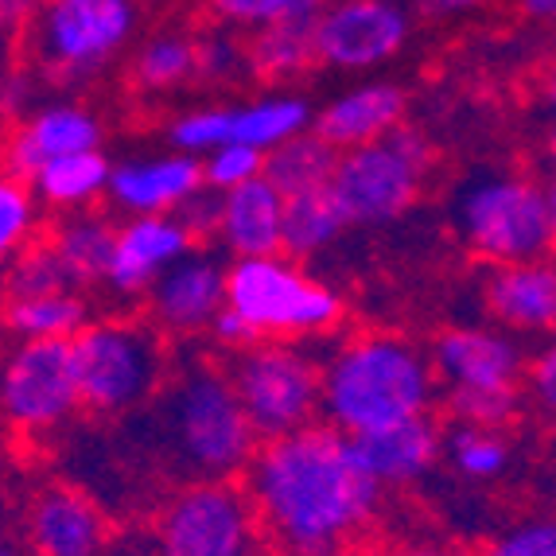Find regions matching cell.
I'll return each mask as SVG.
<instances>
[{"label": "cell", "mask_w": 556, "mask_h": 556, "mask_svg": "<svg viewBox=\"0 0 556 556\" xmlns=\"http://www.w3.org/2000/svg\"><path fill=\"white\" fill-rule=\"evenodd\" d=\"M241 491L261 541L280 556H346L381 506V486L358 464L354 440L327 425L261 440Z\"/></svg>", "instance_id": "1"}, {"label": "cell", "mask_w": 556, "mask_h": 556, "mask_svg": "<svg viewBox=\"0 0 556 556\" xmlns=\"http://www.w3.org/2000/svg\"><path fill=\"white\" fill-rule=\"evenodd\" d=\"M432 401V362L401 334H358L319 366V413L346 440L428 417Z\"/></svg>", "instance_id": "2"}, {"label": "cell", "mask_w": 556, "mask_h": 556, "mask_svg": "<svg viewBox=\"0 0 556 556\" xmlns=\"http://www.w3.org/2000/svg\"><path fill=\"white\" fill-rule=\"evenodd\" d=\"M144 425L160 432L167 459L187 482H230L257 452L230 378L206 362L184 366L167 381Z\"/></svg>", "instance_id": "3"}, {"label": "cell", "mask_w": 556, "mask_h": 556, "mask_svg": "<svg viewBox=\"0 0 556 556\" xmlns=\"http://www.w3.org/2000/svg\"><path fill=\"white\" fill-rule=\"evenodd\" d=\"M78 405L93 417H129L160 393L167 374L164 339L152 324L102 319L71 339Z\"/></svg>", "instance_id": "4"}, {"label": "cell", "mask_w": 556, "mask_h": 556, "mask_svg": "<svg viewBox=\"0 0 556 556\" xmlns=\"http://www.w3.org/2000/svg\"><path fill=\"white\" fill-rule=\"evenodd\" d=\"M455 226L494 269L545 261L556 238L553 191L526 176H479L459 191Z\"/></svg>", "instance_id": "5"}, {"label": "cell", "mask_w": 556, "mask_h": 556, "mask_svg": "<svg viewBox=\"0 0 556 556\" xmlns=\"http://www.w3.org/2000/svg\"><path fill=\"white\" fill-rule=\"evenodd\" d=\"M226 307L238 312L257 339H307L343 319V300L285 253L241 257L226 265Z\"/></svg>", "instance_id": "6"}, {"label": "cell", "mask_w": 556, "mask_h": 556, "mask_svg": "<svg viewBox=\"0 0 556 556\" xmlns=\"http://www.w3.org/2000/svg\"><path fill=\"white\" fill-rule=\"evenodd\" d=\"M428 160H432L428 140L417 129L397 125L390 137L374 144L339 152L327 195L346 226L378 230V226L397 223L417 203Z\"/></svg>", "instance_id": "7"}, {"label": "cell", "mask_w": 556, "mask_h": 556, "mask_svg": "<svg viewBox=\"0 0 556 556\" xmlns=\"http://www.w3.org/2000/svg\"><path fill=\"white\" fill-rule=\"evenodd\" d=\"M319 354L300 343H253L238 351L233 386L241 413L257 440H277L316 425L319 413Z\"/></svg>", "instance_id": "8"}, {"label": "cell", "mask_w": 556, "mask_h": 556, "mask_svg": "<svg viewBox=\"0 0 556 556\" xmlns=\"http://www.w3.org/2000/svg\"><path fill=\"white\" fill-rule=\"evenodd\" d=\"M137 0H43L31 20L36 63L59 83H86L129 47Z\"/></svg>", "instance_id": "9"}, {"label": "cell", "mask_w": 556, "mask_h": 556, "mask_svg": "<svg viewBox=\"0 0 556 556\" xmlns=\"http://www.w3.org/2000/svg\"><path fill=\"white\" fill-rule=\"evenodd\" d=\"M149 556H261V529L238 482H187L152 521Z\"/></svg>", "instance_id": "10"}, {"label": "cell", "mask_w": 556, "mask_h": 556, "mask_svg": "<svg viewBox=\"0 0 556 556\" xmlns=\"http://www.w3.org/2000/svg\"><path fill=\"white\" fill-rule=\"evenodd\" d=\"M71 343H16L0 351V420L20 437H47L78 413Z\"/></svg>", "instance_id": "11"}, {"label": "cell", "mask_w": 556, "mask_h": 556, "mask_svg": "<svg viewBox=\"0 0 556 556\" xmlns=\"http://www.w3.org/2000/svg\"><path fill=\"white\" fill-rule=\"evenodd\" d=\"M408 39V12L397 0H324L312 24L316 63L331 71H374Z\"/></svg>", "instance_id": "12"}, {"label": "cell", "mask_w": 556, "mask_h": 556, "mask_svg": "<svg viewBox=\"0 0 556 556\" xmlns=\"http://www.w3.org/2000/svg\"><path fill=\"white\" fill-rule=\"evenodd\" d=\"M149 296V316L156 331L167 334H199L226 307V265L211 250H187L176 265H167Z\"/></svg>", "instance_id": "13"}, {"label": "cell", "mask_w": 556, "mask_h": 556, "mask_svg": "<svg viewBox=\"0 0 556 556\" xmlns=\"http://www.w3.org/2000/svg\"><path fill=\"white\" fill-rule=\"evenodd\" d=\"M24 538L31 556H105L110 518L86 491L55 482L36 491L24 514Z\"/></svg>", "instance_id": "14"}, {"label": "cell", "mask_w": 556, "mask_h": 556, "mask_svg": "<svg viewBox=\"0 0 556 556\" xmlns=\"http://www.w3.org/2000/svg\"><path fill=\"white\" fill-rule=\"evenodd\" d=\"M187 250H195V241L184 226L176 223V214H144V218H129L125 226H113V250L110 265H105V280L117 300H137L152 288V280L176 265Z\"/></svg>", "instance_id": "15"}, {"label": "cell", "mask_w": 556, "mask_h": 556, "mask_svg": "<svg viewBox=\"0 0 556 556\" xmlns=\"http://www.w3.org/2000/svg\"><path fill=\"white\" fill-rule=\"evenodd\" d=\"M428 362L452 390H518L526 370L518 339L494 327H452L432 343Z\"/></svg>", "instance_id": "16"}, {"label": "cell", "mask_w": 556, "mask_h": 556, "mask_svg": "<svg viewBox=\"0 0 556 556\" xmlns=\"http://www.w3.org/2000/svg\"><path fill=\"white\" fill-rule=\"evenodd\" d=\"M102 144V121L86 105L55 102L39 105L20 121V129L4 144V172L28 184L39 167L75 152H98Z\"/></svg>", "instance_id": "17"}, {"label": "cell", "mask_w": 556, "mask_h": 556, "mask_svg": "<svg viewBox=\"0 0 556 556\" xmlns=\"http://www.w3.org/2000/svg\"><path fill=\"white\" fill-rule=\"evenodd\" d=\"M199 187H203L199 160L187 152H164V156L110 167L105 195L129 218H144V214H176Z\"/></svg>", "instance_id": "18"}, {"label": "cell", "mask_w": 556, "mask_h": 556, "mask_svg": "<svg viewBox=\"0 0 556 556\" xmlns=\"http://www.w3.org/2000/svg\"><path fill=\"white\" fill-rule=\"evenodd\" d=\"M405 117V93L393 83H358L343 90L319 113L316 132L334 152L362 149L374 140L390 137Z\"/></svg>", "instance_id": "19"}, {"label": "cell", "mask_w": 556, "mask_h": 556, "mask_svg": "<svg viewBox=\"0 0 556 556\" xmlns=\"http://www.w3.org/2000/svg\"><path fill=\"white\" fill-rule=\"evenodd\" d=\"M280 218H285V199L257 176L218 195L214 241L233 261L269 257V253H280Z\"/></svg>", "instance_id": "20"}, {"label": "cell", "mask_w": 556, "mask_h": 556, "mask_svg": "<svg viewBox=\"0 0 556 556\" xmlns=\"http://www.w3.org/2000/svg\"><path fill=\"white\" fill-rule=\"evenodd\" d=\"M358 464L366 467L381 491L386 486H413L425 479L440 459V428L428 417L401 420V425L381 428L370 437L354 440Z\"/></svg>", "instance_id": "21"}, {"label": "cell", "mask_w": 556, "mask_h": 556, "mask_svg": "<svg viewBox=\"0 0 556 556\" xmlns=\"http://www.w3.org/2000/svg\"><path fill=\"white\" fill-rule=\"evenodd\" d=\"M486 307L514 331H548L556 319V273L548 261L498 265L486 280Z\"/></svg>", "instance_id": "22"}, {"label": "cell", "mask_w": 556, "mask_h": 556, "mask_svg": "<svg viewBox=\"0 0 556 556\" xmlns=\"http://www.w3.org/2000/svg\"><path fill=\"white\" fill-rule=\"evenodd\" d=\"M312 129V105L296 93H269L245 105H223V137L226 144L273 152L285 140Z\"/></svg>", "instance_id": "23"}, {"label": "cell", "mask_w": 556, "mask_h": 556, "mask_svg": "<svg viewBox=\"0 0 556 556\" xmlns=\"http://www.w3.org/2000/svg\"><path fill=\"white\" fill-rule=\"evenodd\" d=\"M86 324H90V304L78 288L4 300V327L16 334V343H71Z\"/></svg>", "instance_id": "24"}, {"label": "cell", "mask_w": 556, "mask_h": 556, "mask_svg": "<svg viewBox=\"0 0 556 556\" xmlns=\"http://www.w3.org/2000/svg\"><path fill=\"white\" fill-rule=\"evenodd\" d=\"M110 160L102 152H75V156H59L43 164L36 176L28 179V191L36 203L51 206V211H90V203L105 195L110 184Z\"/></svg>", "instance_id": "25"}, {"label": "cell", "mask_w": 556, "mask_h": 556, "mask_svg": "<svg viewBox=\"0 0 556 556\" xmlns=\"http://www.w3.org/2000/svg\"><path fill=\"white\" fill-rule=\"evenodd\" d=\"M47 245L55 250L71 288H78V292H83V288H98L105 280V265H110L113 226L105 223L102 214L75 211L55 226V233H51Z\"/></svg>", "instance_id": "26"}, {"label": "cell", "mask_w": 556, "mask_h": 556, "mask_svg": "<svg viewBox=\"0 0 556 556\" xmlns=\"http://www.w3.org/2000/svg\"><path fill=\"white\" fill-rule=\"evenodd\" d=\"M334 160H339V152H334L319 132L307 129V132H300V137L285 140V144H277L273 152H265L261 179H265L280 199L307 195V191H327Z\"/></svg>", "instance_id": "27"}, {"label": "cell", "mask_w": 556, "mask_h": 556, "mask_svg": "<svg viewBox=\"0 0 556 556\" xmlns=\"http://www.w3.org/2000/svg\"><path fill=\"white\" fill-rule=\"evenodd\" d=\"M312 24H316V16H300L253 31L250 47H245L250 71H257L261 78H273V83H288V78L304 75L307 66L316 63Z\"/></svg>", "instance_id": "28"}, {"label": "cell", "mask_w": 556, "mask_h": 556, "mask_svg": "<svg viewBox=\"0 0 556 556\" xmlns=\"http://www.w3.org/2000/svg\"><path fill=\"white\" fill-rule=\"evenodd\" d=\"M346 223L334 211L327 191H307V195L285 199V218H280V253L292 261L319 257L343 238Z\"/></svg>", "instance_id": "29"}, {"label": "cell", "mask_w": 556, "mask_h": 556, "mask_svg": "<svg viewBox=\"0 0 556 556\" xmlns=\"http://www.w3.org/2000/svg\"><path fill=\"white\" fill-rule=\"evenodd\" d=\"M132 75L152 93L176 90L195 75V39L179 36V31H160L137 51Z\"/></svg>", "instance_id": "30"}, {"label": "cell", "mask_w": 556, "mask_h": 556, "mask_svg": "<svg viewBox=\"0 0 556 556\" xmlns=\"http://www.w3.org/2000/svg\"><path fill=\"white\" fill-rule=\"evenodd\" d=\"M39 233V203L28 191V184L9 176L0 167V273L16 257L20 250H28Z\"/></svg>", "instance_id": "31"}, {"label": "cell", "mask_w": 556, "mask_h": 556, "mask_svg": "<svg viewBox=\"0 0 556 556\" xmlns=\"http://www.w3.org/2000/svg\"><path fill=\"white\" fill-rule=\"evenodd\" d=\"M71 280H66L63 265H59L55 250L47 241H31L28 250H20L16 257L4 265V285H0V296L9 300H28V296H47V292H66Z\"/></svg>", "instance_id": "32"}, {"label": "cell", "mask_w": 556, "mask_h": 556, "mask_svg": "<svg viewBox=\"0 0 556 556\" xmlns=\"http://www.w3.org/2000/svg\"><path fill=\"white\" fill-rule=\"evenodd\" d=\"M447 455H452L455 471L475 482H491L510 467V444L491 428L459 425L447 440Z\"/></svg>", "instance_id": "33"}, {"label": "cell", "mask_w": 556, "mask_h": 556, "mask_svg": "<svg viewBox=\"0 0 556 556\" xmlns=\"http://www.w3.org/2000/svg\"><path fill=\"white\" fill-rule=\"evenodd\" d=\"M324 9V0H211V12L230 28H269L280 20H300L316 16Z\"/></svg>", "instance_id": "34"}, {"label": "cell", "mask_w": 556, "mask_h": 556, "mask_svg": "<svg viewBox=\"0 0 556 556\" xmlns=\"http://www.w3.org/2000/svg\"><path fill=\"white\" fill-rule=\"evenodd\" d=\"M452 413L467 428H506L518 413V390H452Z\"/></svg>", "instance_id": "35"}, {"label": "cell", "mask_w": 556, "mask_h": 556, "mask_svg": "<svg viewBox=\"0 0 556 556\" xmlns=\"http://www.w3.org/2000/svg\"><path fill=\"white\" fill-rule=\"evenodd\" d=\"M199 167H203V187H211V191L223 195V191H233V187L250 184V179L261 176L265 152L245 149V144H223V149L199 156Z\"/></svg>", "instance_id": "36"}, {"label": "cell", "mask_w": 556, "mask_h": 556, "mask_svg": "<svg viewBox=\"0 0 556 556\" xmlns=\"http://www.w3.org/2000/svg\"><path fill=\"white\" fill-rule=\"evenodd\" d=\"M250 66L245 47L230 31H211L195 43V75L206 83H233Z\"/></svg>", "instance_id": "37"}, {"label": "cell", "mask_w": 556, "mask_h": 556, "mask_svg": "<svg viewBox=\"0 0 556 556\" xmlns=\"http://www.w3.org/2000/svg\"><path fill=\"white\" fill-rule=\"evenodd\" d=\"M479 556H556V529L545 518L521 521V526L502 529Z\"/></svg>", "instance_id": "38"}, {"label": "cell", "mask_w": 556, "mask_h": 556, "mask_svg": "<svg viewBox=\"0 0 556 556\" xmlns=\"http://www.w3.org/2000/svg\"><path fill=\"white\" fill-rule=\"evenodd\" d=\"M176 223L191 233V241H214V226H218V191L199 187L195 195L176 211Z\"/></svg>", "instance_id": "39"}, {"label": "cell", "mask_w": 556, "mask_h": 556, "mask_svg": "<svg viewBox=\"0 0 556 556\" xmlns=\"http://www.w3.org/2000/svg\"><path fill=\"white\" fill-rule=\"evenodd\" d=\"M206 331L214 334V343L218 346H230V351H245V346H253V343H261L257 334L250 331V324L238 316V312H230V307H223L218 316L211 319V327Z\"/></svg>", "instance_id": "40"}, {"label": "cell", "mask_w": 556, "mask_h": 556, "mask_svg": "<svg viewBox=\"0 0 556 556\" xmlns=\"http://www.w3.org/2000/svg\"><path fill=\"white\" fill-rule=\"evenodd\" d=\"M39 9H43V0H0V39L28 31Z\"/></svg>", "instance_id": "41"}, {"label": "cell", "mask_w": 556, "mask_h": 556, "mask_svg": "<svg viewBox=\"0 0 556 556\" xmlns=\"http://www.w3.org/2000/svg\"><path fill=\"white\" fill-rule=\"evenodd\" d=\"M529 386H533V393H538V401L545 408L556 405V354H553V346H545L541 358L529 366Z\"/></svg>", "instance_id": "42"}, {"label": "cell", "mask_w": 556, "mask_h": 556, "mask_svg": "<svg viewBox=\"0 0 556 556\" xmlns=\"http://www.w3.org/2000/svg\"><path fill=\"white\" fill-rule=\"evenodd\" d=\"M386 556H464V553H455V548H447V545H428V541H417V545L390 548Z\"/></svg>", "instance_id": "43"}, {"label": "cell", "mask_w": 556, "mask_h": 556, "mask_svg": "<svg viewBox=\"0 0 556 556\" xmlns=\"http://www.w3.org/2000/svg\"><path fill=\"white\" fill-rule=\"evenodd\" d=\"M479 4L482 0H425V9L437 12V16H459V12H471Z\"/></svg>", "instance_id": "44"}, {"label": "cell", "mask_w": 556, "mask_h": 556, "mask_svg": "<svg viewBox=\"0 0 556 556\" xmlns=\"http://www.w3.org/2000/svg\"><path fill=\"white\" fill-rule=\"evenodd\" d=\"M526 4L529 16H538V20H548L556 12V0H521Z\"/></svg>", "instance_id": "45"}, {"label": "cell", "mask_w": 556, "mask_h": 556, "mask_svg": "<svg viewBox=\"0 0 556 556\" xmlns=\"http://www.w3.org/2000/svg\"><path fill=\"white\" fill-rule=\"evenodd\" d=\"M0 556H28V548L16 545L12 538H4V541H0Z\"/></svg>", "instance_id": "46"}, {"label": "cell", "mask_w": 556, "mask_h": 556, "mask_svg": "<svg viewBox=\"0 0 556 556\" xmlns=\"http://www.w3.org/2000/svg\"><path fill=\"white\" fill-rule=\"evenodd\" d=\"M9 538V506H4V502H0V541Z\"/></svg>", "instance_id": "47"}, {"label": "cell", "mask_w": 556, "mask_h": 556, "mask_svg": "<svg viewBox=\"0 0 556 556\" xmlns=\"http://www.w3.org/2000/svg\"><path fill=\"white\" fill-rule=\"evenodd\" d=\"M4 334H9V327H4V296H0V351H4Z\"/></svg>", "instance_id": "48"}, {"label": "cell", "mask_w": 556, "mask_h": 556, "mask_svg": "<svg viewBox=\"0 0 556 556\" xmlns=\"http://www.w3.org/2000/svg\"><path fill=\"white\" fill-rule=\"evenodd\" d=\"M0 113H4V105H0Z\"/></svg>", "instance_id": "49"}]
</instances>
